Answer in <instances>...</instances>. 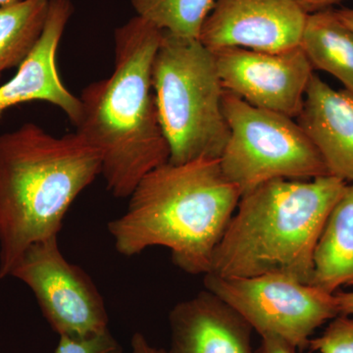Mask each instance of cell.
<instances>
[{
	"instance_id": "obj_1",
	"label": "cell",
	"mask_w": 353,
	"mask_h": 353,
	"mask_svg": "<svg viewBox=\"0 0 353 353\" xmlns=\"http://www.w3.org/2000/svg\"><path fill=\"white\" fill-rule=\"evenodd\" d=\"M161 30L134 16L114 32V69L87 85L77 134L99 152L114 196H131L141 179L170 157L160 125L152 68Z\"/></svg>"
},
{
	"instance_id": "obj_2",
	"label": "cell",
	"mask_w": 353,
	"mask_h": 353,
	"mask_svg": "<svg viewBox=\"0 0 353 353\" xmlns=\"http://www.w3.org/2000/svg\"><path fill=\"white\" fill-rule=\"evenodd\" d=\"M241 197L219 159L168 161L141 179L126 212L108 223V232L124 256L164 246L181 270L204 276Z\"/></svg>"
},
{
	"instance_id": "obj_3",
	"label": "cell",
	"mask_w": 353,
	"mask_h": 353,
	"mask_svg": "<svg viewBox=\"0 0 353 353\" xmlns=\"http://www.w3.org/2000/svg\"><path fill=\"white\" fill-rule=\"evenodd\" d=\"M101 174V155L77 134L26 123L0 134V279L34 243L58 236L74 201Z\"/></svg>"
},
{
	"instance_id": "obj_4",
	"label": "cell",
	"mask_w": 353,
	"mask_h": 353,
	"mask_svg": "<svg viewBox=\"0 0 353 353\" xmlns=\"http://www.w3.org/2000/svg\"><path fill=\"white\" fill-rule=\"evenodd\" d=\"M347 185L331 175L275 179L245 192L216 248L208 274H280L311 284L316 245Z\"/></svg>"
},
{
	"instance_id": "obj_5",
	"label": "cell",
	"mask_w": 353,
	"mask_h": 353,
	"mask_svg": "<svg viewBox=\"0 0 353 353\" xmlns=\"http://www.w3.org/2000/svg\"><path fill=\"white\" fill-rule=\"evenodd\" d=\"M152 87L169 162L219 159L229 139L212 51L197 39L163 32L152 68Z\"/></svg>"
},
{
	"instance_id": "obj_6",
	"label": "cell",
	"mask_w": 353,
	"mask_h": 353,
	"mask_svg": "<svg viewBox=\"0 0 353 353\" xmlns=\"http://www.w3.org/2000/svg\"><path fill=\"white\" fill-rule=\"evenodd\" d=\"M222 104L230 136L219 158L221 168L241 196L275 179L330 175L321 155L292 118L254 108L226 90Z\"/></svg>"
},
{
	"instance_id": "obj_7",
	"label": "cell",
	"mask_w": 353,
	"mask_h": 353,
	"mask_svg": "<svg viewBox=\"0 0 353 353\" xmlns=\"http://www.w3.org/2000/svg\"><path fill=\"white\" fill-rule=\"evenodd\" d=\"M205 290L234 309L260 336H275L299 350L314 332L339 316L336 294L280 275H204Z\"/></svg>"
},
{
	"instance_id": "obj_8",
	"label": "cell",
	"mask_w": 353,
	"mask_h": 353,
	"mask_svg": "<svg viewBox=\"0 0 353 353\" xmlns=\"http://www.w3.org/2000/svg\"><path fill=\"white\" fill-rule=\"evenodd\" d=\"M58 236L34 243L10 276L31 289L41 312L60 336H88L109 329L103 297L80 267L65 259Z\"/></svg>"
},
{
	"instance_id": "obj_9",
	"label": "cell",
	"mask_w": 353,
	"mask_h": 353,
	"mask_svg": "<svg viewBox=\"0 0 353 353\" xmlns=\"http://www.w3.org/2000/svg\"><path fill=\"white\" fill-rule=\"evenodd\" d=\"M212 52L225 90L254 108L299 117L314 74L301 46L281 52L240 48Z\"/></svg>"
},
{
	"instance_id": "obj_10",
	"label": "cell",
	"mask_w": 353,
	"mask_h": 353,
	"mask_svg": "<svg viewBox=\"0 0 353 353\" xmlns=\"http://www.w3.org/2000/svg\"><path fill=\"white\" fill-rule=\"evenodd\" d=\"M307 17L296 0H215L199 41L212 51L281 52L301 46Z\"/></svg>"
},
{
	"instance_id": "obj_11",
	"label": "cell",
	"mask_w": 353,
	"mask_h": 353,
	"mask_svg": "<svg viewBox=\"0 0 353 353\" xmlns=\"http://www.w3.org/2000/svg\"><path fill=\"white\" fill-rule=\"evenodd\" d=\"M71 0H50L41 38L18 69L0 87V118L8 109L26 102L44 101L57 106L76 126L82 114L80 99L67 90L58 74L57 55L66 26L73 15Z\"/></svg>"
},
{
	"instance_id": "obj_12",
	"label": "cell",
	"mask_w": 353,
	"mask_h": 353,
	"mask_svg": "<svg viewBox=\"0 0 353 353\" xmlns=\"http://www.w3.org/2000/svg\"><path fill=\"white\" fill-rule=\"evenodd\" d=\"M166 353H253V330L208 290L176 304L169 314Z\"/></svg>"
},
{
	"instance_id": "obj_13",
	"label": "cell",
	"mask_w": 353,
	"mask_h": 353,
	"mask_svg": "<svg viewBox=\"0 0 353 353\" xmlns=\"http://www.w3.org/2000/svg\"><path fill=\"white\" fill-rule=\"evenodd\" d=\"M297 119L330 175L353 183V94L334 90L314 73Z\"/></svg>"
},
{
	"instance_id": "obj_14",
	"label": "cell",
	"mask_w": 353,
	"mask_h": 353,
	"mask_svg": "<svg viewBox=\"0 0 353 353\" xmlns=\"http://www.w3.org/2000/svg\"><path fill=\"white\" fill-rule=\"evenodd\" d=\"M311 285L330 294L353 285V183L332 209L320 234Z\"/></svg>"
},
{
	"instance_id": "obj_15",
	"label": "cell",
	"mask_w": 353,
	"mask_h": 353,
	"mask_svg": "<svg viewBox=\"0 0 353 353\" xmlns=\"http://www.w3.org/2000/svg\"><path fill=\"white\" fill-rule=\"evenodd\" d=\"M301 46L313 69L331 74L353 94V31L336 9L308 14Z\"/></svg>"
},
{
	"instance_id": "obj_16",
	"label": "cell",
	"mask_w": 353,
	"mask_h": 353,
	"mask_svg": "<svg viewBox=\"0 0 353 353\" xmlns=\"http://www.w3.org/2000/svg\"><path fill=\"white\" fill-rule=\"evenodd\" d=\"M50 0H14L0 6V78L19 67L38 43Z\"/></svg>"
},
{
	"instance_id": "obj_17",
	"label": "cell",
	"mask_w": 353,
	"mask_h": 353,
	"mask_svg": "<svg viewBox=\"0 0 353 353\" xmlns=\"http://www.w3.org/2000/svg\"><path fill=\"white\" fill-rule=\"evenodd\" d=\"M215 0H131L138 17L181 38L197 39Z\"/></svg>"
},
{
	"instance_id": "obj_18",
	"label": "cell",
	"mask_w": 353,
	"mask_h": 353,
	"mask_svg": "<svg viewBox=\"0 0 353 353\" xmlns=\"http://www.w3.org/2000/svg\"><path fill=\"white\" fill-rule=\"evenodd\" d=\"M308 348L317 353H353V315L334 317L320 336L311 339Z\"/></svg>"
},
{
	"instance_id": "obj_19",
	"label": "cell",
	"mask_w": 353,
	"mask_h": 353,
	"mask_svg": "<svg viewBox=\"0 0 353 353\" xmlns=\"http://www.w3.org/2000/svg\"><path fill=\"white\" fill-rule=\"evenodd\" d=\"M122 345L110 330L88 336H60L54 353H122Z\"/></svg>"
},
{
	"instance_id": "obj_20",
	"label": "cell",
	"mask_w": 353,
	"mask_h": 353,
	"mask_svg": "<svg viewBox=\"0 0 353 353\" xmlns=\"http://www.w3.org/2000/svg\"><path fill=\"white\" fill-rule=\"evenodd\" d=\"M297 348L275 336H262L259 347L253 353H296Z\"/></svg>"
},
{
	"instance_id": "obj_21",
	"label": "cell",
	"mask_w": 353,
	"mask_h": 353,
	"mask_svg": "<svg viewBox=\"0 0 353 353\" xmlns=\"http://www.w3.org/2000/svg\"><path fill=\"white\" fill-rule=\"evenodd\" d=\"M308 14L332 8L334 4L339 3L341 0H296Z\"/></svg>"
},
{
	"instance_id": "obj_22",
	"label": "cell",
	"mask_w": 353,
	"mask_h": 353,
	"mask_svg": "<svg viewBox=\"0 0 353 353\" xmlns=\"http://www.w3.org/2000/svg\"><path fill=\"white\" fill-rule=\"evenodd\" d=\"M334 294L338 303L339 314L353 315V292H339Z\"/></svg>"
},
{
	"instance_id": "obj_23",
	"label": "cell",
	"mask_w": 353,
	"mask_h": 353,
	"mask_svg": "<svg viewBox=\"0 0 353 353\" xmlns=\"http://www.w3.org/2000/svg\"><path fill=\"white\" fill-rule=\"evenodd\" d=\"M148 341L143 334L134 333L131 340L132 353H146L145 347Z\"/></svg>"
},
{
	"instance_id": "obj_24",
	"label": "cell",
	"mask_w": 353,
	"mask_h": 353,
	"mask_svg": "<svg viewBox=\"0 0 353 353\" xmlns=\"http://www.w3.org/2000/svg\"><path fill=\"white\" fill-rule=\"evenodd\" d=\"M336 15L353 31V8L336 9Z\"/></svg>"
},
{
	"instance_id": "obj_25",
	"label": "cell",
	"mask_w": 353,
	"mask_h": 353,
	"mask_svg": "<svg viewBox=\"0 0 353 353\" xmlns=\"http://www.w3.org/2000/svg\"><path fill=\"white\" fill-rule=\"evenodd\" d=\"M145 352L146 353H166V350H162V348H157L152 347L150 343H146L145 347Z\"/></svg>"
},
{
	"instance_id": "obj_26",
	"label": "cell",
	"mask_w": 353,
	"mask_h": 353,
	"mask_svg": "<svg viewBox=\"0 0 353 353\" xmlns=\"http://www.w3.org/2000/svg\"><path fill=\"white\" fill-rule=\"evenodd\" d=\"M14 1V0H0V6H6V4L10 3V2Z\"/></svg>"
},
{
	"instance_id": "obj_27",
	"label": "cell",
	"mask_w": 353,
	"mask_h": 353,
	"mask_svg": "<svg viewBox=\"0 0 353 353\" xmlns=\"http://www.w3.org/2000/svg\"><path fill=\"white\" fill-rule=\"evenodd\" d=\"M0 353H1V352H0Z\"/></svg>"
}]
</instances>
